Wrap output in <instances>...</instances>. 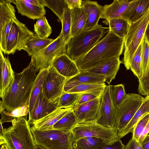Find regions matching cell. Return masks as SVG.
I'll list each match as a JSON object with an SVG mask.
<instances>
[{"instance_id": "cell-12", "label": "cell", "mask_w": 149, "mask_h": 149, "mask_svg": "<svg viewBox=\"0 0 149 149\" xmlns=\"http://www.w3.org/2000/svg\"><path fill=\"white\" fill-rule=\"evenodd\" d=\"M116 109L112 101L109 85H107L100 97V103L97 118L95 122L104 127L115 128Z\"/></svg>"}, {"instance_id": "cell-46", "label": "cell", "mask_w": 149, "mask_h": 149, "mask_svg": "<svg viewBox=\"0 0 149 149\" xmlns=\"http://www.w3.org/2000/svg\"><path fill=\"white\" fill-rule=\"evenodd\" d=\"M125 149H143L141 144L132 138L125 146Z\"/></svg>"}, {"instance_id": "cell-36", "label": "cell", "mask_w": 149, "mask_h": 149, "mask_svg": "<svg viewBox=\"0 0 149 149\" xmlns=\"http://www.w3.org/2000/svg\"><path fill=\"white\" fill-rule=\"evenodd\" d=\"M111 97L116 109L125 100L127 94L125 92L124 85L123 84L109 85Z\"/></svg>"}, {"instance_id": "cell-52", "label": "cell", "mask_w": 149, "mask_h": 149, "mask_svg": "<svg viewBox=\"0 0 149 149\" xmlns=\"http://www.w3.org/2000/svg\"><path fill=\"white\" fill-rule=\"evenodd\" d=\"M35 149H46L43 147L38 145H36L35 148Z\"/></svg>"}, {"instance_id": "cell-27", "label": "cell", "mask_w": 149, "mask_h": 149, "mask_svg": "<svg viewBox=\"0 0 149 149\" xmlns=\"http://www.w3.org/2000/svg\"><path fill=\"white\" fill-rule=\"evenodd\" d=\"M48 71V68H44L40 70L37 74L29 103V116L31 114L37 98L42 91L44 81Z\"/></svg>"}, {"instance_id": "cell-2", "label": "cell", "mask_w": 149, "mask_h": 149, "mask_svg": "<svg viewBox=\"0 0 149 149\" xmlns=\"http://www.w3.org/2000/svg\"><path fill=\"white\" fill-rule=\"evenodd\" d=\"M124 39L109 31L86 54L75 61L81 72L86 71L123 53Z\"/></svg>"}, {"instance_id": "cell-6", "label": "cell", "mask_w": 149, "mask_h": 149, "mask_svg": "<svg viewBox=\"0 0 149 149\" xmlns=\"http://www.w3.org/2000/svg\"><path fill=\"white\" fill-rule=\"evenodd\" d=\"M36 145L46 149H73L71 132L52 129L40 131L31 127Z\"/></svg>"}, {"instance_id": "cell-38", "label": "cell", "mask_w": 149, "mask_h": 149, "mask_svg": "<svg viewBox=\"0 0 149 149\" xmlns=\"http://www.w3.org/2000/svg\"><path fill=\"white\" fill-rule=\"evenodd\" d=\"M51 27L45 16L38 19L34 25V31L39 37L46 38L52 33Z\"/></svg>"}, {"instance_id": "cell-40", "label": "cell", "mask_w": 149, "mask_h": 149, "mask_svg": "<svg viewBox=\"0 0 149 149\" xmlns=\"http://www.w3.org/2000/svg\"><path fill=\"white\" fill-rule=\"evenodd\" d=\"M141 42L135 52L131 63L130 70L139 79L141 77Z\"/></svg>"}, {"instance_id": "cell-3", "label": "cell", "mask_w": 149, "mask_h": 149, "mask_svg": "<svg viewBox=\"0 0 149 149\" xmlns=\"http://www.w3.org/2000/svg\"><path fill=\"white\" fill-rule=\"evenodd\" d=\"M110 31L98 24L93 29L84 30L72 37L67 45L66 54L75 61L87 53Z\"/></svg>"}, {"instance_id": "cell-15", "label": "cell", "mask_w": 149, "mask_h": 149, "mask_svg": "<svg viewBox=\"0 0 149 149\" xmlns=\"http://www.w3.org/2000/svg\"><path fill=\"white\" fill-rule=\"evenodd\" d=\"M58 104L48 101L42 91L31 114L29 116L28 122L29 124L31 125L33 122L41 119L58 108Z\"/></svg>"}, {"instance_id": "cell-53", "label": "cell", "mask_w": 149, "mask_h": 149, "mask_svg": "<svg viewBox=\"0 0 149 149\" xmlns=\"http://www.w3.org/2000/svg\"><path fill=\"white\" fill-rule=\"evenodd\" d=\"M1 149H8L6 144L2 145L1 148Z\"/></svg>"}, {"instance_id": "cell-31", "label": "cell", "mask_w": 149, "mask_h": 149, "mask_svg": "<svg viewBox=\"0 0 149 149\" xmlns=\"http://www.w3.org/2000/svg\"><path fill=\"white\" fill-rule=\"evenodd\" d=\"M106 143L102 139L95 137L80 138L72 143L73 149H97Z\"/></svg>"}, {"instance_id": "cell-44", "label": "cell", "mask_w": 149, "mask_h": 149, "mask_svg": "<svg viewBox=\"0 0 149 149\" xmlns=\"http://www.w3.org/2000/svg\"><path fill=\"white\" fill-rule=\"evenodd\" d=\"M125 146L120 139L105 143L97 149H125Z\"/></svg>"}, {"instance_id": "cell-28", "label": "cell", "mask_w": 149, "mask_h": 149, "mask_svg": "<svg viewBox=\"0 0 149 149\" xmlns=\"http://www.w3.org/2000/svg\"><path fill=\"white\" fill-rule=\"evenodd\" d=\"M102 22L109 26L110 30L118 37L125 39L128 32L130 23L122 18L105 19Z\"/></svg>"}, {"instance_id": "cell-4", "label": "cell", "mask_w": 149, "mask_h": 149, "mask_svg": "<svg viewBox=\"0 0 149 149\" xmlns=\"http://www.w3.org/2000/svg\"><path fill=\"white\" fill-rule=\"evenodd\" d=\"M4 129L3 137L8 149H35L36 145L27 118H19Z\"/></svg>"}, {"instance_id": "cell-7", "label": "cell", "mask_w": 149, "mask_h": 149, "mask_svg": "<svg viewBox=\"0 0 149 149\" xmlns=\"http://www.w3.org/2000/svg\"><path fill=\"white\" fill-rule=\"evenodd\" d=\"M72 142L84 137H95L109 143L119 139L118 131L115 128L110 129L96 123L95 121L85 122L77 125L72 130Z\"/></svg>"}, {"instance_id": "cell-23", "label": "cell", "mask_w": 149, "mask_h": 149, "mask_svg": "<svg viewBox=\"0 0 149 149\" xmlns=\"http://www.w3.org/2000/svg\"><path fill=\"white\" fill-rule=\"evenodd\" d=\"M132 0H114L109 5L103 6L102 19L106 20L122 18Z\"/></svg>"}, {"instance_id": "cell-39", "label": "cell", "mask_w": 149, "mask_h": 149, "mask_svg": "<svg viewBox=\"0 0 149 149\" xmlns=\"http://www.w3.org/2000/svg\"><path fill=\"white\" fill-rule=\"evenodd\" d=\"M45 6L51 10L60 20L64 9L68 6L65 0H44Z\"/></svg>"}, {"instance_id": "cell-29", "label": "cell", "mask_w": 149, "mask_h": 149, "mask_svg": "<svg viewBox=\"0 0 149 149\" xmlns=\"http://www.w3.org/2000/svg\"><path fill=\"white\" fill-rule=\"evenodd\" d=\"M106 86L105 83L84 84L75 86L67 92L90 94L99 97Z\"/></svg>"}, {"instance_id": "cell-34", "label": "cell", "mask_w": 149, "mask_h": 149, "mask_svg": "<svg viewBox=\"0 0 149 149\" xmlns=\"http://www.w3.org/2000/svg\"><path fill=\"white\" fill-rule=\"evenodd\" d=\"M71 9L69 7L64 11L60 21L62 23V29L60 35L67 44L71 38Z\"/></svg>"}, {"instance_id": "cell-10", "label": "cell", "mask_w": 149, "mask_h": 149, "mask_svg": "<svg viewBox=\"0 0 149 149\" xmlns=\"http://www.w3.org/2000/svg\"><path fill=\"white\" fill-rule=\"evenodd\" d=\"M44 81L42 92L49 102L58 103L67 79L58 73L51 65Z\"/></svg>"}, {"instance_id": "cell-49", "label": "cell", "mask_w": 149, "mask_h": 149, "mask_svg": "<svg viewBox=\"0 0 149 149\" xmlns=\"http://www.w3.org/2000/svg\"><path fill=\"white\" fill-rule=\"evenodd\" d=\"M141 144L143 149H149V135L146 136Z\"/></svg>"}, {"instance_id": "cell-41", "label": "cell", "mask_w": 149, "mask_h": 149, "mask_svg": "<svg viewBox=\"0 0 149 149\" xmlns=\"http://www.w3.org/2000/svg\"><path fill=\"white\" fill-rule=\"evenodd\" d=\"M12 22L13 20L8 22L0 29V49L4 53L6 50L7 40Z\"/></svg>"}, {"instance_id": "cell-21", "label": "cell", "mask_w": 149, "mask_h": 149, "mask_svg": "<svg viewBox=\"0 0 149 149\" xmlns=\"http://www.w3.org/2000/svg\"><path fill=\"white\" fill-rule=\"evenodd\" d=\"M149 9V0H133L123 14L122 18L130 23L139 20Z\"/></svg>"}, {"instance_id": "cell-19", "label": "cell", "mask_w": 149, "mask_h": 149, "mask_svg": "<svg viewBox=\"0 0 149 149\" xmlns=\"http://www.w3.org/2000/svg\"><path fill=\"white\" fill-rule=\"evenodd\" d=\"M0 97L1 98L7 89L13 82L15 74L9 59L4 56L3 52L0 49Z\"/></svg>"}, {"instance_id": "cell-5", "label": "cell", "mask_w": 149, "mask_h": 149, "mask_svg": "<svg viewBox=\"0 0 149 149\" xmlns=\"http://www.w3.org/2000/svg\"><path fill=\"white\" fill-rule=\"evenodd\" d=\"M149 21V9L139 20L130 23L124 39V57L121 61L126 69L130 70L134 55L144 36Z\"/></svg>"}, {"instance_id": "cell-54", "label": "cell", "mask_w": 149, "mask_h": 149, "mask_svg": "<svg viewBox=\"0 0 149 149\" xmlns=\"http://www.w3.org/2000/svg\"><path fill=\"white\" fill-rule=\"evenodd\" d=\"M145 128L146 129H147L149 130V120L148 121V122L147 124V125Z\"/></svg>"}, {"instance_id": "cell-51", "label": "cell", "mask_w": 149, "mask_h": 149, "mask_svg": "<svg viewBox=\"0 0 149 149\" xmlns=\"http://www.w3.org/2000/svg\"><path fill=\"white\" fill-rule=\"evenodd\" d=\"M4 133V129L3 128L2 124L0 122V137H3Z\"/></svg>"}, {"instance_id": "cell-17", "label": "cell", "mask_w": 149, "mask_h": 149, "mask_svg": "<svg viewBox=\"0 0 149 149\" xmlns=\"http://www.w3.org/2000/svg\"><path fill=\"white\" fill-rule=\"evenodd\" d=\"M72 109V107L58 108L41 119L33 122L31 125V127L40 131L52 129L55 124Z\"/></svg>"}, {"instance_id": "cell-13", "label": "cell", "mask_w": 149, "mask_h": 149, "mask_svg": "<svg viewBox=\"0 0 149 149\" xmlns=\"http://www.w3.org/2000/svg\"><path fill=\"white\" fill-rule=\"evenodd\" d=\"M100 103V97L75 106L73 111L78 124L95 121L97 117Z\"/></svg>"}, {"instance_id": "cell-47", "label": "cell", "mask_w": 149, "mask_h": 149, "mask_svg": "<svg viewBox=\"0 0 149 149\" xmlns=\"http://www.w3.org/2000/svg\"><path fill=\"white\" fill-rule=\"evenodd\" d=\"M68 7L71 9L81 7L82 6L81 0H65Z\"/></svg>"}, {"instance_id": "cell-35", "label": "cell", "mask_w": 149, "mask_h": 149, "mask_svg": "<svg viewBox=\"0 0 149 149\" xmlns=\"http://www.w3.org/2000/svg\"><path fill=\"white\" fill-rule=\"evenodd\" d=\"M141 77H146L149 72V42L144 36L141 41Z\"/></svg>"}, {"instance_id": "cell-48", "label": "cell", "mask_w": 149, "mask_h": 149, "mask_svg": "<svg viewBox=\"0 0 149 149\" xmlns=\"http://www.w3.org/2000/svg\"><path fill=\"white\" fill-rule=\"evenodd\" d=\"M24 1L33 5L44 7L45 6L44 0H24Z\"/></svg>"}, {"instance_id": "cell-32", "label": "cell", "mask_w": 149, "mask_h": 149, "mask_svg": "<svg viewBox=\"0 0 149 149\" xmlns=\"http://www.w3.org/2000/svg\"><path fill=\"white\" fill-rule=\"evenodd\" d=\"M15 8L7 0H0V29L8 22L16 17Z\"/></svg>"}, {"instance_id": "cell-14", "label": "cell", "mask_w": 149, "mask_h": 149, "mask_svg": "<svg viewBox=\"0 0 149 149\" xmlns=\"http://www.w3.org/2000/svg\"><path fill=\"white\" fill-rule=\"evenodd\" d=\"M121 63L120 57H115L86 71L104 76L105 82L109 84L115 78Z\"/></svg>"}, {"instance_id": "cell-43", "label": "cell", "mask_w": 149, "mask_h": 149, "mask_svg": "<svg viewBox=\"0 0 149 149\" xmlns=\"http://www.w3.org/2000/svg\"><path fill=\"white\" fill-rule=\"evenodd\" d=\"M138 93L143 95H149V72L145 78L138 79Z\"/></svg>"}, {"instance_id": "cell-22", "label": "cell", "mask_w": 149, "mask_h": 149, "mask_svg": "<svg viewBox=\"0 0 149 149\" xmlns=\"http://www.w3.org/2000/svg\"><path fill=\"white\" fill-rule=\"evenodd\" d=\"M8 1L10 3L15 5L18 13L30 19H38L44 16L46 14L44 7L32 5L25 1L24 0Z\"/></svg>"}, {"instance_id": "cell-45", "label": "cell", "mask_w": 149, "mask_h": 149, "mask_svg": "<svg viewBox=\"0 0 149 149\" xmlns=\"http://www.w3.org/2000/svg\"><path fill=\"white\" fill-rule=\"evenodd\" d=\"M97 97L93 95L82 93L75 106L87 102Z\"/></svg>"}, {"instance_id": "cell-8", "label": "cell", "mask_w": 149, "mask_h": 149, "mask_svg": "<svg viewBox=\"0 0 149 149\" xmlns=\"http://www.w3.org/2000/svg\"><path fill=\"white\" fill-rule=\"evenodd\" d=\"M67 45L59 35L49 45L33 54L31 60L36 72L48 68L56 57L66 54Z\"/></svg>"}, {"instance_id": "cell-30", "label": "cell", "mask_w": 149, "mask_h": 149, "mask_svg": "<svg viewBox=\"0 0 149 149\" xmlns=\"http://www.w3.org/2000/svg\"><path fill=\"white\" fill-rule=\"evenodd\" d=\"M78 124L77 118L72 109L55 124L53 127L52 129L70 133Z\"/></svg>"}, {"instance_id": "cell-18", "label": "cell", "mask_w": 149, "mask_h": 149, "mask_svg": "<svg viewBox=\"0 0 149 149\" xmlns=\"http://www.w3.org/2000/svg\"><path fill=\"white\" fill-rule=\"evenodd\" d=\"M104 76L91 73L86 71L81 72L79 74L67 79L64 86L63 91L67 92L79 85L86 83H104Z\"/></svg>"}, {"instance_id": "cell-11", "label": "cell", "mask_w": 149, "mask_h": 149, "mask_svg": "<svg viewBox=\"0 0 149 149\" xmlns=\"http://www.w3.org/2000/svg\"><path fill=\"white\" fill-rule=\"evenodd\" d=\"M34 34L16 18L13 19L10 30L7 40L6 50L7 54H13L20 51Z\"/></svg>"}, {"instance_id": "cell-9", "label": "cell", "mask_w": 149, "mask_h": 149, "mask_svg": "<svg viewBox=\"0 0 149 149\" xmlns=\"http://www.w3.org/2000/svg\"><path fill=\"white\" fill-rule=\"evenodd\" d=\"M140 94L129 93L125 100L116 109L115 127L118 131L124 128L131 120L143 102Z\"/></svg>"}, {"instance_id": "cell-42", "label": "cell", "mask_w": 149, "mask_h": 149, "mask_svg": "<svg viewBox=\"0 0 149 149\" xmlns=\"http://www.w3.org/2000/svg\"><path fill=\"white\" fill-rule=\"evenodd\" d=\"M149 120V113L144 116L136 124L133 130L132 138L139 142V138Z\"/></svg>"}, {"instance_id": "cell-1", "label": "cell", "mask_w": 149, "mask_h": 149, "mask_svg": "<svg viewBox=\"0 0 149 149\" xmlns=\"http://www.w3.org/2000/svg\"><path fill=\"white\" fill-rule=\"evenodd\" d=\"M33 61L21 72L15 74L14 81L1 98L0 107L8 112L29 103L37 74Z\"/></svg>"}, {"instance_id": "cell-16", "label": "cell", "mask_w": 149, "mask_h": 149, "mask_svg": "<svg viewBox=\"0 0 149 149\" xmlns=\"http://www.w3.org/2000/svg\"><path fill=\"white\" fill-rule=\"evenodd\" d=\"M51 65L58 73L67 79L72 78L81 72L75 62L66 54L56 57Z\"/></svg>"}, {"instance_id": "cell-25", "label": "cell", "mask_w": 149, "mask_h": 149, "mask_svg": "<svg viewBox=\"0 0 149 149\" xmlns=\"http://www.w3.org/2000/svg\"><path fill=\"white\" fill-rule=\"evenodd\" d=\"M149 113V95L146 96L141 106L127 125L122 130L118 131V135L120 139L130 133H132L138 122L145 116Z\"/></svg>"}, {"instance_id": "cell-37", "label": "cell", "mask_w": 149, "mask_h": 149, "mask_svg": "<svg viewBox=\"0 0 149 149\" xmlns=\"http://www.w3.org/2000/svg\"><path fill=\"white\" fill-rule=\"evenodd\" d=\"M82 93L63 91L59 100L58 108H74Z\"/></svg>"}, {"instance_id": "cell-26", "label": "cell", "mask_w": 149, "mask_h": 149, "mask_svg": "<svg viewBox=\"0 0 149 149\" xmlns=\"http://www.w3.org/2000/svg\"><path fill=\"white\" fill-rule=\"evenodd\" d=\"M54 40L51 38H41L37 35L34 34L28 40L21 50H24L30 56H31L39 51L46 47Z\"/></svg>"}, {"instance_id": "cell-24", "label": "cell", "mask_w": 149, "mask_h": 149, "mask_svg": "<svg viewBox=\"0 0 149 149\" xmlns=\"http://www.w3.org/2000/svg\"><path fill=\"white\" fill-rule=\"evenodd\" d=\"M71 38L84 30L88 15L84 8L81 7L71 9Z\"/></svg>"}, {"instance_id": "cell-33", "label": "cell", "mask_w": 149, "mask_h": 149, "mask_svg": "<svg viewBox=\"0 0 149 149\" xmlns=\"http://www.w3.org/2000/svg\"><path fill=\"white\" fill-rule=\"evenodd\" d=\"M1 118L0 122L2 124L6 122H11L15 119L19 118H26L29 113L28 105L16 109L11 112H8L0 107Z\"/></svg>"}, {"instance_id": "cell-20", "label": "cell", "mask_w": 149, "mask_h": 149, "mask_svg": "<svg viewBox=\"0 0 149 149\" xmlns=\"http://www.w3.org/2000/svg\"><path fill=\"white\" fill-rule=\"evenodd\" d=\"M81 6L84 8L88 17L84 30L94 28L97 25L101 18L103 6L96 1L88 0L82 1Z\"/></svg>"}, {"instance_id": "cell-50", "label": "cell", "mask_w": 149, "mask_h": 149, "mask_svg": "<svg viewBox=\"0 0 149 149\" xmlns=\"http://www.w3.org/2000/svg\"><path fill=\"white\" fill-rule=\"evenodd\" d=\"M144 36L146 37L147 40L149 42V21Z\"/></svg>"}]
</instances>
